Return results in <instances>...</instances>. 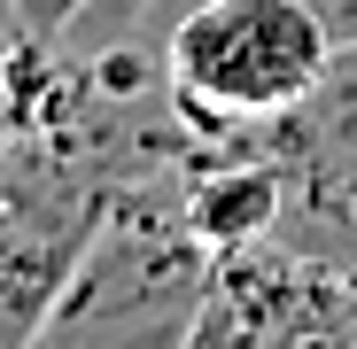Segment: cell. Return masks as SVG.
<instances>
[{
  "instance_id": "obj_1",
  "label": "cell",
  "mask_w": 357,
  "mask_h": 349,
  "mask_svg": "<svg viewBox=\"0 0 357 349\" xmlns=\"http://www.w3.org/2000/svg\"><path fill=\"white\" fill-rule=\"evenodd\" d=\"M218 249L187 217V163L132 171L54 295L39 341H195Z\"/></svg>"
},
{
  "instance_id": "obj_2",
  "label": "cell",
  "mask_w": 357,
  "mask_h": 349,
  "mask_svg": "<svg viewBox=\"0 0 357 349\" xmlns=\"http://www.w3.org/2000/svg\"><path fill=\"white\" fill-rule=\"evenodd\" d=\"M140 39L155 47L187 125H202L210 140L287 116L334 63V31L303 0H178Z\"/></svg>"
},
{
  "instance_id": "obj_3",
  "label": "cell",
  "mask_w": 357,
  "mask_h": 349,
  "mask_svg": "<svg viewBox=\"0 0 357 349\" xmlns=\"http://www.w3.org/2000/svg\"><path fill=\"white\" fill-rule=\"evenodd\" d=\"M249 140L287 187L272 233L357 272V47H334L326 78L287 116L249 125Z\"/></svg>"
},
{
  "instance_id": "obj_4",
  "label": "cell",
  "mask_w": 357,
  "mask_h": 349,
  "mask_svg": "<svg viewBox=\"0 0 357 349\" xmlns=\"http://www.w3.org/2000/svg\"><path fill=\"white\" fill-rule=\"evenodd\" d=\"M210 341H233V349L357 341V272L280 241V233H264L249 249H225L210 303L195 318V349H210Z\"/></svg>"
},
{
  "instance_id": "obj_5",
  "label": "cell",
  "mask_w": 357,
  "mask_h": 349,
  "mask_svg": "<svg viewBox=\"0 0 357 349\" xmlns=\"http://www.w3.org/2000/svg\"><path fill=\"white\" fill-rule=\"evenodd\" d=\"M54 86H63V47H54V39H31V31L16 24V8L0 0V155L47 116Z\"/></svg>"
},
{
  "instance_id": "obj_6",
  "label": "cell",
  "mask_w": 357,
  "mask_h": 349,
  "mask_svg": "<svg viewBox=\"0 0 357 349\" xmlns=\"http://www.w3.org/2000/svg\"><path fill=\"white\" fill-rule=\"evenodd\" d=\"M8 8H16V24H24L31 39H54V47H63V39L78 31V16L93 8V0H8Z\"/></svg>"
},
{
  "instance_id": "obj_7",
  "label": "cell",
  "mask_w": 357,
  "mask_h": 349,
  "mask_svg": "<svg viewBox=\"0 0 357 349\" xmlns=\"http://www.w3.org/2000/svg\"><path fill=\"white\" fill-rule=\"evenodd\" d=\"M163 8H178V0H148V16H140V31H148V24H155ZM303 8H311V16H319L326 31H334V47H357V0H303Z\"/></svg>"
}]
</instances>
